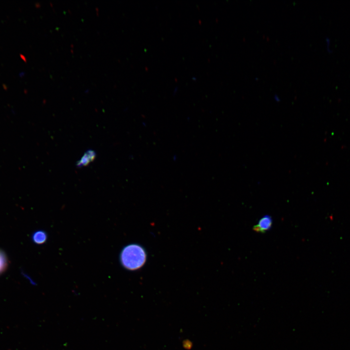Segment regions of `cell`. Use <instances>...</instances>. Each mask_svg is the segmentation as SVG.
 <instances>
[{"label": "cell", "mask_w": 350, "mask_h": 350, "mask_svg": "<svg viewBox=\"0 0 350 350\" xmlns=\"http://www.w3.org/2000/svg\"><path fill=\"white\" fill-rule=\"evenodd\" d=\"M96 154L92 150H88L85 152L81 158L78 161L76 166L81 167L87 166L95 159Z\"/></svg>", "instance_id": "cell-3"}, {"label": "cell", "mask_w": 350, "mask_h": 350, "mask_svg": "<svg viewBox=\"0 0 350 350\" xmlns=\"http://www.w3.org/2000/svg\"><path fill=\"white\" fill-rule=\"evenodd\" d=\"M121 265L125 269L135 271L141 268L147 259L144 248L137 244H131L123 247L119 256Z\"/></svg>", "instance_id": "cell-1"}, {"label": "cell", "mask_w": 350, "mask_h": 350, "mask_svg": "<svg viewBox=\"0 0 350 350\" xmlns=\"http://www.w3.org/2000/svg\"><path fill=\"white\" fill-rule=\"evenodd\" d=\"M48 235L43 230H37L33 233L31 236L32 241L36 245H42L47 240Z\"/></svg>", "instance_id": "cell-4"}, {"label": "cell", "mask_w": 350, "mask_h": 350, "mask_svg": "<svg viewBox=\"0 0 350 350\" xmlns=\"http://www.w3.org/2000/svg\"><path fill=\"white\" fill-rule=\"evenodd\" d=\"M7 266V257L4 252L0 249V275L5 271Z\"/></svg>", "instance_id": "cell-5"}, {"label": "cell", "mask_w": 350, "mask_h": 350, "mask_svg": "<svg viewBox=\"0 0 350 350\" xmlns=\"http://www.w3.org/2000/svg\"><path fill=\"white\" fill-rule=\"evenodd\" d=\"M272 223L271 217L268 215H265L253 227V230L258 233H264L271 228Z\"/></svg>", "instance_id": "cell-2"}]
</instances>
